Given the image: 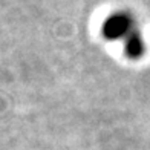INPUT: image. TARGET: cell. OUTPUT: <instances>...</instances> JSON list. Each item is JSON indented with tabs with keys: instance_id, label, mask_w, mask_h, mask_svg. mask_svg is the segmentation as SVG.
I'll use <instances>...</instances> for the list:
<instances>
[{
	"instance_id": "1",
	"label": "cell",
	"mask_w": 150,
	"mask_h": 150,
	"mask_svg": "<svg viewBox=\"0 0 150 150\" xmlns=\"http://www.w3.org/2000/svg\"><path fill=\"white\" fill-rule=\"evenodd\" d=\"M101 34L110 42H124V52L129 58L139 60L146 52V43L138 29L135 17L129 11L109 14L101 26Z\"/></svg>"
}]
</instances>
